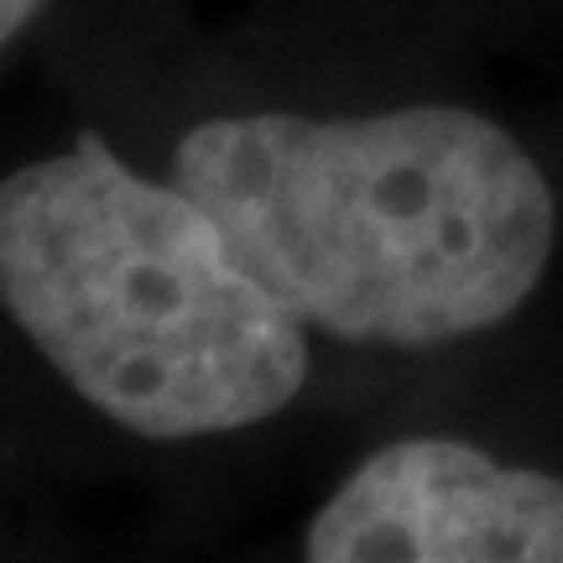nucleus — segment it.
I'll return each instance as SVG.
<instances>
[{
	"instance_id": "obj_1",
	"label": "nucleus",
	"mask_w": 563,
	"mask_h": 563,
	"mask_svg": "<svg viewBox=\"0 0 563 563\" xmlns=\"http://www.w3.org/2000/svg\"><path fill=\"white\" fill-rule=\"evenodd\" d=\"M173 183L308 329L449 344L506 323L553 256V188L506 125L460 104L382 115H214Z\"/></svg>"
},
{
	"instance_id": "obj_2",
	"label": "nucleus",
	"mask_w": 563,
	"mask_h": 563,
	"mask_svg": "<svg viewBox=\"0 0 563 563\" xmlns=\"http://www.w3.org/2000/svg\"><path fill=\"white\" fill-rule=\"evenodd\" d=\"M0 308L100 418L152 443L256 428L308 382V323L194 194L131 173L100 131L0 178Z\"/></svg>"
},
{
	"instance_id": "obj_3",
	"label": "nucleus",
	"mask_w": 563,
	"mask_h": 563,
	"mask_svg": "<svg viewBox=\"0 0 563 563\" xmlns=\"http://www.w3.org/2000/svg\"><path fill=\"white\" fill-rule=\"evenodd\" d=\"M308 563H563V481L460 439L361 460L302 532Z\"/></svg>"
},
{
	"instance_id": "obj_4",
	"label": "nucleus",
	"mask_w": 563,
	"mask_h": 563,
	"mask_svg": "<svg viewBox=\"0 0 563 563\" xmlns=\"http://www.w3.org/2000/svg\"><path fill=\"white\" fill-rule=\"evenodd\" d=\"M47 0H0V47L5 42H16L26 26H32V16H37Z\"/></svg>"
}]
</instances>
